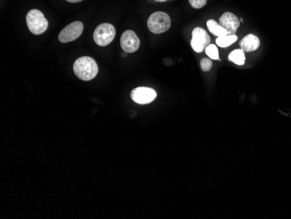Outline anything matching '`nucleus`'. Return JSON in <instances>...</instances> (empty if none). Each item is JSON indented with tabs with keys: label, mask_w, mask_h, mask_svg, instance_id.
I'll use <instances>...</instances> for the list:
<instances>
[{
	"label": "nucleus",
	"mask_w": 291,
	"mask_h": 219,
	"mask_svg": "<svg viewBox=\"0 0 291 219\" xmlns=\"http://www.w3.org/2000/svg\"><path fill=\"white\" fill-rule=\"evenodd\" d=\"M73 72L80 80L88 81L97 76L99 67L93 58L84 56L77 59L73 64Z\"/></svg>",
	"instance_id": "obj_1"
},
{
	"label": "nucleus",
	"mask_w": 291,
	"mask_h": 219,
	"mask_svg": "<svg viewBox=\"0 0 291 219\" xmlns=\"http://www.w3.org/2000/svg\"><path fill=\"white\" fill-rule=\"evenodd\" d=\"M26 24L31 33L40 35L48 28V21L40 10L33 9L26 15Z\"/></svg>",
	"instance_id": "obj_2"
},
{
	"label": "nucleus",
	"mask_w": 291,
	"mask_h": 219,
	"mask_svg": "<svg viewBox=\"0 0 291 219\" xmlns=\"http://www.w3.org/2000/svg\"><path fill=\"white\" fill-rule=\"evenodd\" d=\"M171 26V18L162 11H157L150 15L147 19V27L152 33L160 34L167 31Z\"/></svg>",
	"instance_id": "obj_3"
},
{
	"label": "nucleus",
	"mask_w": 291,
	"mask_h": 219,
	"mask_svg": "<svg viewBox=\"0 0 291 219\" xmlns=\"http://www.w3.org/2000/svg\"><path fill=\"white\" fill-rule=\"evenodd\" d=\"M115 26L109 23H103L97 26L94 31V42L100 46H106L115 39Z\"/></svg>",
	"instance_id": "obj_4"
},
{
	"label": "nucleus",
	"mask_w": 291,
	"mask_h": 219,
	"mask_svg": "<svg viewBox=\"0 0 291 219\" xmlns=\"http://www.w3.org/2000/svg\"><path fill=\"white\" fill-rule=\"evenodd\" d=\"M83 28V24L80 21H75L68 24L60 31L59 35V41L61 43H69L75 40L82 34Z\"/></svg>",
	"instance_id": "obj_5"
},
{
	"label": "nucleus",
	"mask_w": 291,
	"mask_h": 219,
	"mask_svg": "<svg viewBox=\"0 0 291 219\" xmlns=\"http://www.w3.org/2000/svg\"><path fill=\"white\" fill-rule=\"evenodd\" d=\"M210 37L204 29L196 27L192 32L191 46L196 52H201L210 45Z\"/></svg>",
	"instance_id": "obj_6"
},
{
	"label": "nucleus",
	"mask_w": 291,
	"mask_h": 219,
	"mask_svg": "<svg viewBox=\"0 0 291 219\" xmlns=\"http://www.w3.org/2000/svg\"><path fill=\"white\" fill-rule=\"evenodd\" d=\"M156 96L157 94L155 91L149 87H137L131 92V99L141 105L151 103L155 100Z\"/></svg>",
	"instance_id": "obj_7"
},
{
	"label": "nucleus",
	"mask_w": 291,
	"mask_h": 219,
	"mask_svg": "<svg viewBox=\"0 0 291 219\" xmlns=\"http://www.w3.org/2000/svg\"><path fill=\"white\" fill-rule=\"evenodd\" d=\"M141 42L136 32L131 30L124 31L121 38V45L124 52L132 53L139 49Z\"/></svg>",
	"instance_id": "obj_8"
},
{
	"label": "nucleus",
	"mask_w": 291,
	"mask_h": 219,
	"mask_svg": "<svg viewBox=\"0 0 291 219\" xmlns=\"http://www.w3.org/2000/svg\"><path fill=\"white\" fill-rule=\"evenodd\" d=\"M220 24L227 30L229 34H234L240 26V20L232 12H225L220 17Z\"/></svg>",
	"instance_id": "obj_9"
},
{
	"label": "nucleus",
	"mask_w": 291,
	"mask_h": 219,
	"mask_svg": "<svg viewBox=\"0 0 291 219\" xmlns=\"http://www.w3.org/2000/svg\"><path fill=\"white\" fill-rule=\"evenodd\" d=\"M240 45L244 52H253L259 47L260 40L257 36L249 34L242 39Z\"/></svg>",
	"instance_id": "obj_10"
},
{
	"label": "nucleus",
	"mask_w": 291,
	"mask_h": 219,
	"mask_svg": "<svg viewBox=\"0 0 291 219\" xmlns=\"http://www.w3.org/2000/svg\"><path fill=\"white\" fill-rule=\"evenodd\" d=\"M207 25H208L209 31L211 33H213V34L218 36V37H223V36H226V35H229V32L227 31V30L222 27L221 24H218L214 19H209V20H208Z\"/></svg>",
	"instance_id": "obj_11"
},
{
	"label": "nucleus",
	"mask_w": 291,
	"mask_h": 219,
	"mask_svg": "<svg viewBox=\"0 0 291 219\" xmlns=\"http://www.w3.org/2000/svg\"><path fill=\"white\" fill-rule=\"evenodd\" d=\"M229 59L236 65L242 66L245 62V55L243 49L234 50L229 55Z\"/></svg>",
	"instance_id": "obj_12"
},
{
	"label": "nucleus",
	"mask_w": 291,
	"mask_h": 219,
	"mask_svg": "<svg viewBox=\"0 0 291 219\" xmlns=\"http://www.w3.org/2000/svg\"><path fill=\"white\" fill-rule=\"evenodd\" d=\"M237 40V36L235 34H229L223 36V37H218L216 38V44L220 47H228L229 45H232L233 43Z\"/></svg>",
	"instance_id": "obj_13"
},
{
	"label": "nucleus",
	"mask_w": 291,
	"mask_h": 219,
	"mask_svg": "<svg viewBox=\"0 0 291 219\" xmlns=\"http://www.w3.org/2000/svg\"><path fill=\"white\" fill-rule=\"evenodd\" d=\"M206 53L207 55L212 59H216L219 60L220 57H219L218 49L217 46L215 45H209L208 47L206 48Z\"/></svg>",
	"instance_id": "obj_14"
},
{
	"label": "nucleus",
	"mask_w": 291,
	"mask_h": 219,
	"mask_svg": "<svg viewBox=\"0 0 291 219\" xmlns=\"http://www.w3.org/2000/svg\"><path fill=\"white\" fill-rule=\"evenodd\" d=\"M200 65H201V69L204 72H208L212 68V61L210 59H207V58L201 59Z\"/></svg>",
	"instance_id": "obj_15"
},
{
	"label": "nucleus",
	"mask_w": 291,
	"mask_h": 219,
	"mask_svg": "<svg viewBox=\"0 0 291 219\" xmlns=\"http://www.w3.org/2000/svg\"><path fill=\"white\" fill-rule=\"evenodd\" d=\"M191 6L194 7L195 9H200L206 5L207 0H188Z\"/></svg>",
	"instance_id": "obj_16"
},
{
	"label": "nucleus",
	"mask_w": 291,
	"mask_h": 219,
	"mask_svg": "<svg viewBox=\"0 0 291 219\" xmlns=\"http://www.w3.org/2000/svg\"><path fill=\"white\" fill-rule=\"evenodd\" d=\"M67 2L69 3H79L80 1H83V0H66Z\"/></svg>",
	"instance_id": "obj_17"
},
{
	"label": "nucleus",
	"mask_w": 291,
	"mask_h": 219,
	"mask_svg": "<svg viewBox=\"0 0 291 219\" xmlns=\"http://www.w3.org/2000/svg\"><path fill=\"white\" fill-rule=\"evenodd\" d=\"M127 53H128V52H123V53H122V56H123V57H126V56H127Z\"/></svg>",
	"instance_id": "obj_18"
},
{
	"label": "nucleus",
	"mask_w": 291,
	"mask_h": 219,
	"mask_svg": "<svg viewBox=\"0 0 291 219\" xmlns=\"http://www.w3.org/2000/svg\"><path fill=\"white\" fill-rule=\"evenodd\" d=\"M155 1H158V2H165L166 0H155Z\"/></svg>",
	"instance_id": "obj_19"
}]
</instances>
